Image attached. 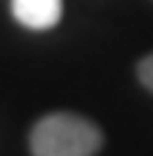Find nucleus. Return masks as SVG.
Listing matches in <instances>:
<instances>
[{
	"label": "nucleus",
	"instance_id": "obj_1",
	"mask_svg": "<svg viewBox=\"0 0 153 156\" xmlns=\"http://www.w3.org/2000/svg\"><path fill=\"white\" fill-rule=\"evenodd\" d=\"M104 145L101 129L74 112L44 115L30 132L33 156H96Z\"/></svg>",
	"mask_w": 153,
	"mask_h": 156
},
{
	"label": "nucleus",
	"instance_id": "obj_2",
	"mask_svg": "<svg viewBox=\"0 0 153 156\" xmlns=\"http://www.w3.org/2000/svg\"><path fill=\"white\" fill-rule=\"evenodd\" d=\"M14 19L30 30H49L63 16V0H11Z\"/></svg>",
	"mask_w": 153,
	"mask_h": 156
},
{
	"label": "nucleus",
	"instance_id": "obj_3",
	"mask_svg": "<svg viewBox=\"0 0 153 156\" xmlns=\"http://www.w3.org/2000/svg\"><path fill=\"white\" fill-rule=\"evenodd\" d=\"M137 77H140V82L153 93V55H148V58L140 60V66H137Z\"/></svg>",
	"mask_w": 153,
	"mask_h": 156
}]
</instances>
